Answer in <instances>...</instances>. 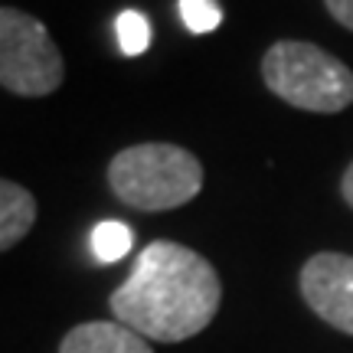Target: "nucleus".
Wrapping results in <instances>:
<instances>
[{"instance_id":"1","label":"nucleus","mask_w":353,"mask_h":353,"mask_svg":"<svg viewBox=\"0 0 353 353\" xmlns=\"http://www.w3.org/2000/svg\"><path fill=\"white\" fill-rule=\"evenodd\" d=\"M219 301L223 285L213 265L200 252L167 239L144 245L131 275L108 298L118 324L157 343L196 337L210 327Z\"/></svg>"},{"instance_id":"2","label":"nucleus","mask_w":353,"mask_h":353,"mask_svg":"<svg viewBox=\"0 0 353 353\" xmlns=\"http://www.w3.org/2000/svg\"><path fill=\"white\" fill-rule=\"evenodd\" d=\"M108 187L131 210L167 213L203 190V164L176 144L148 141L114 154L108 164Z\"/></svg>"},{"instance_id":"3","label":"nucleus","mask_w":353,"mask_h":353,"mask_svg":"<svg viewBox=\"0 0 353 353\" xmlns=\"http://www.w3.org/2000/svg\"><path fill=\"white\" fill-rule=\"evenodd\" d=\"M262 79L281 101L304 112L334 114L353 105V72L314 43H275L262 59Z\"/></svg>"},{"instance_id":"4","label":"nucleus","mask_w":353,"mask_h":353,"mask_svg":"<svg viewBox=\"0 0 353 353\" xmlns=\"http://www.w3.org/2000/svg\"><path fill=\"white\" fill-rule=\"evenodd\" d=\"M63 79V52L50 30L17 7H0V85L13 95L39 99L52 95Z\"/></svg>"},{"instance_id":"5","label":"nucleus","mask_w":353,"mask_h":353,"mask_svg":"<svg viewBox=\"0 0 353 353\" xmlns=\"http://www.w3.org/2000/svg\"><path fill=\"white\" fill-rule=\"evenodd\" d=\"M301 298L324 324L353 337V259L343 252H317L301 268Z\"/></svg>"},{"instance_id":"6","label":"nucleus","mask_w":353,"mask_h":353,"mask_svg":"<svg viewBox=\"0 0 353 353\" xmlns=\"http://www.w3.org/2000/svg\"><path fill=\"white\" fill-rule=\"evenodd\" d=\"M59 353H154V347L118 321H85L65 334Z\"/></svg>"},{"instance_id":"7","label":"nucleus","mask_w":353,"mask_h":353,"mask_svg":"<svg viewBox=\"0 0 353 353\" xmlns=\"http://www.w3.org/2000/svg\"><path fill=\"white\" fill-rule=\"evenodd\" d=\"M37 223V200L33 193L13 180L0 176V252L13 249Z\"/></svg>"},{"instance_id":"8","label":"nucleus","mask_w":353,"mask_h":353,"mask_svg":"<svg viewBox=\"0 0 353 353\" xmlns=\"http://www.w3.org/2000/svg\"><path fill=\"white\" fill-rule=\"evenodd\" d=\"M92 255L99 259V262L112 265V262H121L131 249H134V229L125 226V223H118V219H105L99 226L92 229Z\"/></svg>"},{"instance_id":"9","label":"nucleus","mask_w":353,"mask_h":353,"mask_svg":"<svg viewBox=\"0 0 353 353\" xmlns=\"http://www.w3.org/2000/svg\"><path fill=\"white\" fill-rule=\"evenodd\" d=\"M114 39L125 56H141L151 46V23L141 10H121L114 20Z\"/></svg>"},{"instance_id":"10","label":"nucleus","mask_w":353,"mask_h":353,"mask_svg":"<svg viewBox=\"0 0 353 353\" xmlns=\"http://www.w3.org/2000/svg\"><path fill=\"white\" fill-rule=\"evenodd\" d=\"M180 17L190 33H213L223 23V10L216 0H180Z\"/></svg>"},{"instance_id":"11","label":"nucleus","mask_w":353,"mask_h":353,"mask_svg":"<svg viewBox=\"0 0 353 353\" xmlns=\"http://www.w3.org/2000/svg\"><path fill=\"white\" fill-rule=\"evenodd\" d=\"M324 3H327L330 17H334L337 23L353 30V0H324Z\"/></svg>"},{"instance_id":"12","label":"nucleus","mask_w":353,"mask_h":353,"mask_svg":"<svg viewBox=\"0 0 353 353\" xmlns=\"http://www.w3.org/2000/svg\"><path fill=\"white\" fill-rule=\"evenodd\" d=\"M341 193H343V200L353 206V164L343 170V180H341Z\"/></svg>"}]
</instances>
